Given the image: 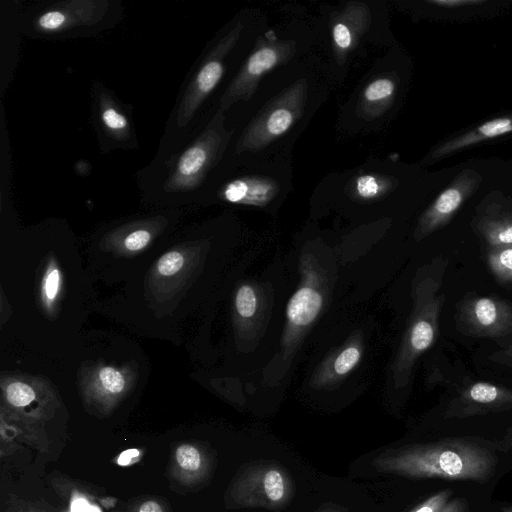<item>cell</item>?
I'll return each instance as SVG.
<instances>
[{
    "label": "cell",
    "instance_id": "obj_1",
    "mask_svg": "<svg viewBox=\"0 0 512 512\" xmlns=\"http://www.w3.org/2000/svg\"><path fill=\"white\" fill-rule=\"evenodd\" d=\"M232 136L233 129L225 126L224 112L217 109L200 131L171 151L157 152L149 164L136 172L143 198L162 206L201 200Z\"/></svg>",
    "mask_w": 512,
    "mask_h": 512
},
{
    "label": "cell",
    "instance_id": "obj_2",
    "mask_svg": "<svg viewBox=\"0 0 512 512\" xmlns=\"http://www.w3.org/2000/svg\"><path fill=\"white\" fill-rule=\"evenodd\" d=\"M120 0H53L22 8V35L34 40H69L95 36L123 19Z\"/></svg>",
    "mask_w": 512,
    "mask_h": 512
},
{
    "label": "cell",
    "instance_id": "obj_3",
    "mask_svg": "<svg viewBox=\"0 0 512 512\" xmlns=\"http://www.w3.org/2000/svg\"><path fill=\"white\" fill-rule=\"evenodd\" d=\"M242 30L243 25L239 22L231 27L186 77L168 117L157 152H168L179 147L196 130L198 115L222 81L226 59L236 46Z\"/></svg>",
    "mask_w": 512,
    "mask_h": 512
},
{
    "label": "cell",
    "instance_id": "obj_4",
    "mask_svg": "<svg viewBox=\"0 0 512 512\" xmlns=\"http://www.w3.org/2000/svg\"><path fill=\"white\" fill-rule=\"evenodd\" d=\"M447 265V259L438 257L420 268L414 277L413 307L392 365L393 380L398 388L409 383L417 360L433 345L438 334L445 301L441 286Z\"/></svg>",
    "mask_w": 512,
    "mask_h": 512
},
{
    "label": "cell",
    "instance_id": "obj_5",
    "mask_svg": "<svg viewBox=\"0 0 512 512\" xmlns=\"http://www.w3.org/2000/svg\"><path fill=\"white\" fill-rule=\"evenodd\" d=\"M308 97L306 79H299L257 114L238 139L236 154L256 152L283 136L302 117Z\"/></svg>",
    "mask_w": 512,
    "mask_h": 512
},
{
    "label": "cell",
    "instance_id": "obj_6",
    "mask_svg": "<svg viewBox=\"0 0 512 512\" xmlns=\"http://www.w3.org/2000/svg\"><path fill=\"white\" fill-rule=\"evenodd\" d=\"M301 281L286 308V324L281 338L280 357L283 371L300 345V341L319 316L324 303V278L311 255L301 261Z\"/></svg>",
    "mask_w": 512,
    "mask_h": 512
},
{
    "label": "cell",
    "instance_id": "obj_7",
    "mask_svg": "<svg viewBox=\"0 0 512 512\" xmlns=\"http://www.w3.org/2000/svg\"><path fill=\"white\" fill-rule=\"evenodd\" d=\"M90 119L102 153L139 147L132 105L100 80L91 86Z\"/></svg>",
    "mask_w": 512,
    "mask_h": 512
},
{
    "label": "cell",
    "instance_id": "obj_8",
    "mask_svg": "<svg viewBox=\"0 0 512 512\" xmlns=\"http://www.w3.org/2000/svg\"><path fill=\"white\" fill-rule=\"evenodd\" d=\"M296 52V42L280 39L273 31L260 36L237 75L223 92L218 110L226 112L238 101H249L261 79L287 63Z\"/></svg>",
    "mask_w": 512,
    "mask_h": 512
},
{
    "label": "cell",
    "instance_id": "obj_9",
    "mask_svg": "<svg viewBox=\"0 0 512 512\" xmlns=\"http://www.w3.org/2000/svg\"><path fill=\"white\" fill-rule=\"evenodd\" d=\"M482 181L479 172L462 170L419 217L415 228L417 241L446 226Z\"/></svg>",
    "mask_w": 512,
    "mask_h": 512
},
{
    "label": "cell",
    "instance_id": "obj_10",
    "mask_svg": "<svg viewBox=\"0 0 512 512\" xmlns=\"http://www.w3.org/2000/svg\"><path fill=\"white\" fill-rule=\"evenodd\" d=\"M462 333L478 337H502L512 333V305L498 297H473L457 312Z\"/></svg>",
    "mask_w": 512,
    "mask_h": 512
},
{
    "label": "cell",
    "instance_id": "obj_11",
    "mask_svg": "<svg viewBox=\"0 0 512 512\" xmlns=\"http://www.w3.org/2000/svg\"><path fill=\"white\" fill-rule=\"evenodd\" d=\"M371 24V12L367 4L352 1L331 17L332 50L338 64L358 46Z\"/></svg>",
    "mask_w": 512,
    "mask_h": 512
},
{
    "label": "cell",
    "instance_id": "obj_12",
    "mask_svg": "<svg viewBox=\"0 0 512 512\" xmlns=\"http://www.w3.org/2000/svg\"><path fill=\"white\" fill-rule=\"evenodd\" d=\"M512 408V389L489 382L464 388L447 410L448 417H467Z\"/></svg>",
    "mask_w": 512,
    "mask_h": 512
},
{
    "label": "cell",
    "instance_id": "obj_13",
    "mask_svg": "<svg viewBox=\"0 0 512 512\" xmlns=\"http://www.w3.org/2000/svg\"><path fill=\"white\" fill-rule=\"evenodd\" d=\"M22 6L16 0L1 1L0 16V96L9 88L18 62Z\"/></svg>",
    "mask_w": 512,
    "mask_h": 512
},
{
    "label": "cell",
    "instance_id": "obj_14",
    "mask_svg": "<svg viewBox=\"0 0 512 512\" xmlns=\"http://www.w3.org/2000/svg\"><path fill=\"white\" fill-rule=\"evenodd\" d=\"M279 190V183L272 178L247 175L221 184L216 197L232 204L261 207L270 203Z\"/></svg>",
    "mask_w": 512,
    "mask_h": 512
},
{
    "label": "cell",
    "instance_id": "obj_15",
    "mask_svg": "<svg viewBox=\"0 0 512 512\" xmlns=\"http://www.w3.org/2000/svg\"><path fill=\"white\" fill-rule=\"evenodd\" d=\"M512 132V113L491 119L473 129L456 136L432 150L429 158L437 160L472 145Z\"/></svg>",
    "mask_w": 512,
    "mask_h": 512
},
{
    "label": "cell",
    "instance_id": "obj_16",
    "mask_svg": "<svg viewBox=\"0 0 512 512\" xmlns=\"http://www.w3.org/2000/svg\"><path fill=\"white\" fill-rule=\"evenodd\" d=\"M398 80L393 74L379 76L370 81L362 90L357 113L366 120L383 115L390 107L397 93Z\"/></svg>",
    "mask_w": 512,
    "mask_h": 512
},
{
    "label": "cell",
    "instance_id": "obj_17",
    "mask_svg": "<svg viewBox=\"0 0 512 512\" xmlns=\"http://www.w3.org/2000/svg\"><path fill=\"white\" fill-rule=\"evenodd\" d=\"M362 353V342L356 338L352 339L328 359L313 381L317 384H330L344 378L358 365Z\"/></svg>",
    "mask_w": 512,
    "mask_h": 512
},
{
    "label": "cell",
    "instance_id": "obj_18",
    "mask_svg": "<svg viewBox=\"0 0 512 512\" xmlns=\"http://www.w3.org/2000/svg\"><path fill=\"white\" fill-rule=\"evenodd\" d=\"M398 181L389 175L366 173L349 183V195L359 201H376L384 198L397 187Z\"/></svg>",
    "mask_w": 512,
    "mask_h": 512
},
{
    "label": "cell",
    "instance_id": "obj_19",
    "mask_svg": "<svg viewBox=\"0 0 512 512\" xmlns=\"http://www.w3.org/2000/svg\"><path fill=\"white\" fill-rule=\"evenodd\" d=\"M476 230L488 248L512 245V214H487L478 220Z\"/></svg>",
    "mask_w": 512,
    "mask_h": 512
},
{
    "label": "cell",
    "instance_id": "obj_20",
    "mask_svg": "<svg viewBox=\"0 0 512 512\" xmlns=\"http://www.w3.org/2000/svg\"><path fill=\"white\" fill-rule=\"evenodd\" d=\"M487 264L499 283L512 285V245L488 248Z\"/></svg>",
    "mask_w": 512,
    "mask_h": 512
},
{
    "label": "cell",
    "instance_id": "obj_21",
    "mask_svg": "<svg viewBox=\"0 0 512 512\" xmlns=\"http://www.w3.org/2000/svg\"><path fill=\"white\" fill-rule=\"evenodd\" d=\"M93 384L102 394L118 395L126 389L127 379L120 370L112 366H102L96 371Z\"/></svg>",
    "mask_w": 512,
    "mask_h": 512
},
{
    "label": "cell",
    "instance_id": "obj_22",
    "mask_svg": "<svg viewBox=\"0 0 512 512\" xmlns=\"http://www.w3.org/2000/svg\"><path fill=\"white\" fill-rule=\"evenodd\" d=\"M259 306L258 295L250 284H242L237 289L234 307L241 320H250L254 317Z\"/></svg>",
    "mask_w": 512,
    "mask_h": 512
},
{
    "label": "cell",
    "instance_id": "obj_23",
    "mask_svg": "<svg viewBox=\"0 0 512 512\" xmlns=\"http://www.w3.org/2000/svg\"><path fill=\"white\" fill-rule=\"evenodd\" d=\"M62 274L54 262L47 267L41 284V298L44 306L51 309L59 295Z\"/></svg>",
    "mask_w": 512,
    "mask_h": 512
},
{
    "label": "cell",
    "instance_id": "obj_24",
    "mask_svg": "<svg viewBox=\"0 0 512 512\" xmlns=\"http://www.w3.org/2000/svg\"><path fill=\"white\" fill-rule=\"evenodd\" d=\"M7 401L15 407H24L35 399V392L31 386L21 381H14L5 388Z\"/></svg>",
    "mask_w": 512,
    "mask_h": 512
},
{
    "label": "cell",
    "instance_id": "obj_25",
    "mask_svg": "<svg viewBox=\"0 0 512 512\" xmlns=\"http://www.w3.org/2000/svg\"><path fill=\"white\" fill-rule=\"evenodd\" d=\"M185 264V257L179 251L164 254L156 264V271L161 276H172L178 273Z\"/></svg>",
    "mask_w": 512,
    "mask_h": 512
},
{
    "label": "cell",
    "instance_id": "obj_26",
    "mask_svg": "<svg viewBox=\"0 0 512 512\" xmlns=\"http://www.w3.org/2000/svg\"><path fill=\"white\" fill-rule=\"evenodd\" d=\"M176 460L185 470L195 471L200 467L201 458L198 450L191 445H181L176 450Z\"/></svg>",
    "mask_w": 512,
    "mask_h": 512
},
{
    "label": "cell",
    "instance_id": "obj_27",
    "mask_svg": "<svg viewBox=\"0 0 512 512\" xmlns=\"http://www.w3.org/2000/svg\"><path fill=\"white\" fill-rule=\"evenodd\" d=\"M264 490L267 497L272 501H279L284 494V483L282 475L276 470H270L264 477Z\"/></svg>",
    "mask_w": 512,
    "mask_h": 512
},
{
    "label": "cell",
    "instance_id": "obj_28",
    "mask_svg": "<svg viewBox=\"0 0 512 512\" xmlns=\"http://www.w3.org/2000/svg\"><path fill=\"white\" fill-rule=\"evenodd\" d=\"M452 495L451 490H443L430 497L422 505L413 512H441L446 504L450 501Z\"/></svg>",
    "mask_w": 512,
    "mask_h": 512
},
{
    "label": "cell",
    "instance_id": "obj_29",
    "mask_svg": "<svg viewBox=\"0 0 512 512\" xmlns=\"http://www.w3.org/2000/svg\"><path fill=\"white\" fill-rule=\"evenodd\" d=\"M428 3L442 7L475 6L485 3V0H427Z\"/></svg>",
    "mask_w": 512,
    "mask_h": 512
},
{
    "label": "cell",
    "instance_id": "obj_30",
    "mask_svg": "<svg viewBox=\"0 0 512 512\" xmlns=\"http://www.w3.org/2000/svg\"><path fill=\"white\" fill-rule=\"evenodd\" d=\"M441 512H468L467 503L462 498L450 500Z\"/></svg>",
    "mask_w": 512,
    "mask_h": 512
},
{
    "label": "cell",
    "instance_id": "obj_31",
    "mask_svg": "<svg viewBox=\"0 0 512 512\" xmlns=\"http://www.w3.org/2000/svg\"><path fill=\"white\" fill-rule=\"evenodd\" d=\"M72 512H100L97 507L90 505L85 499L77 498L73 501Z\"/></svg>",
    "mask_w": 512,
    "mask_h": 512
},
{
    "label": "cell",
    "instance_id": "obj_32",
    "mask_svg": "<svg viewBox=\"0 0 512 512\" xmlns=\"http://www.w3.org/2000/svg\"><path fill=\"white\" fill-rule=\"evenodd\" d=\"M492 359L499 363L512 366V345L493 355Z\"/></svg>",
    "mask_w": 512,
    "mask_h": 512
},
{
    "label": "cell",
    "instance_id": "obj_33",
    "mask_svg": "<svg viewBox=\"0 0 512 512\" xmlns=\"http://www.w3.org/2000/svg\"><path fill=\"white\" fill-rule=\"evenodd\" d=\"M139 455V451L136 449H130L123 452L118 458V463L120 465H127L131 462V460Z\"/></svg>",
    "mask_w": 512,
    "mask_h": 512
},
{
    "label": "cell",
    "instance_id": "obj_34",
    "mask_svg": "<svg viewBox=\"0 0 512 512\" xmlns=\"http://www.w3.org/2000/svg\"><path fill=\"white\" fill-rule=\"evenodd\" d=\"M139 512H162V509L156 502L147 501L141 505Z\"/></svg>",
    "mask_w": 512,
    "mask_h": 512
},
{
    "label": "cell",
    "instance_id": "obj_35",
    "mask_svg": "<svg viewBox=\"0 0 512 512\" xmlns=\"http://www.w3.org/2000/svg\"><path fill=\"white\" fill-rule=\"evenodd\" d=\"M501 512H512V506L502 507Z\"/></svg>",
    "mask_w": 512,
    "mask_h": 512
}]
</instances>
